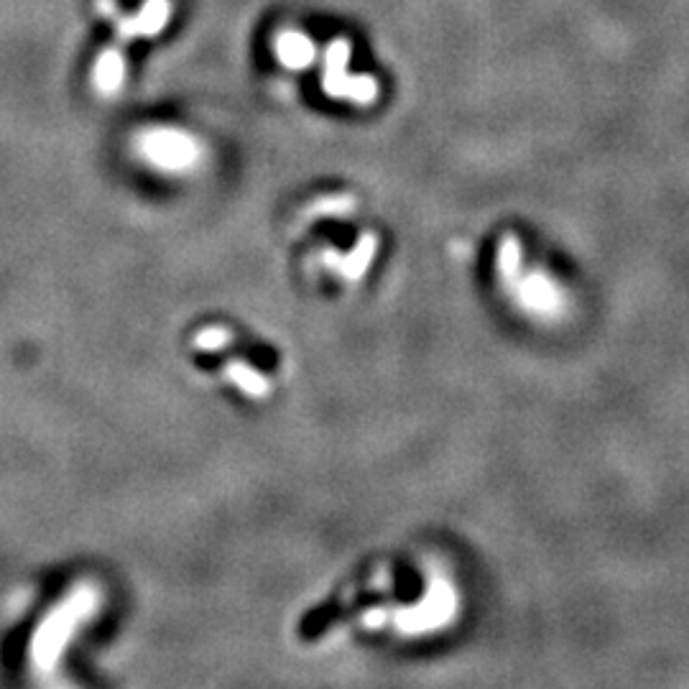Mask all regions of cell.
<instances>
[{
    "mask_svg": "<svg viewBox=\"0 0 689 689\" xmlns=\"http://www.w3.org/2000/svg\"><path fill=\"white\" fill-rule=\"evenodd\" d=\"M376 248H378L376 235L365 233L348 256H340V253H335V251L325 253V266H330L332 271H337V274L345 276V279L355 281L368 271L373 256H376Z\"/></svg>",
    "mask_w": 689,
    "mask_h": 689,
    "instance_id": "9c48e42d",
    "label": "cell"
},
{
    "mask_svg": "<svg viewBox=\"0 0 689 689\" xmlns=\"http://www.w3.org/2000/svg\"><path fill=\"white\" fill-rule=\"evenodd\" d=\"M138 151L161 171H187L200 161L202 149L192 133L179 128H151L138 138Z\"/></svg>",
    "mask_w": 689,
    "mask_h": 689,
    "instance_id": "277c9868",
    "label": "cell"
},
{
    "mask_svg": "<svg viewBox=\"0 0 689 689\" xmlns=\"http://www.w3.org/2000/svg\"><path fill=\"white\" fill-rule=\"evenodd\" d=\"M274 54L281 67L299 72V69L312 67L314 59H317V46H314V41L304 31L284 29L276 34Z\"/></svg>",
    "mask_w": 689,
    "mask_h": 689,
    "instance_id": "52a82bcc",
    "label": "cell"
},
{
    "mask_svg": "<svg viewBox=\"0 0 689 689\" xmlns=\"http://www.w3.org/2000/svg\"><path fill=\"white\" fill-rule=\"evenodd\" d=\"M97 11L108 18L115 29V39L118 44H128L136 39H151V36L161 34L166 29V23L171 18V0H146L136 13L126 16L120 11L115 0H95Z\"/></svg>",
    "mask_w": 689,
    "mask_h": 689,
    "instance_id": "5b68a950",
    "label": "cell"
},
{
    "mask_svg": "<svg viewBox=\"0 0 689 689\" xmlns=\"http://www.w3.org/2000/svg\"><path fill=\"white\" fill-rule=\"evenodd\" d=\"M97 610V593L92 587H77L52 613L41 621L39 631L31 638V661L39 672H52L57 667L64 646L77 628L92 618Z\"/></svg>",
    "mask_w": 689,
    "mask_h": 689,
    "instance_id": "6da1fadb",
    "label": "cell"
},
{
    "mask_svg": "<svg viewBox=\"0 0 689 689\" xmlns=\"http://www.w3.org/2000/svg\"><path fill=\"white\" fill-rule=\"evenodd\" d=\"M506 289L511 291L526 312L539 314V317H549V314H557L562 309V289L557 286V281L549 279L541 271H534V274L521 271L516 281L508 284Z\"/></svg>",
    "mask_w": 689,
    "mask_h": 689,
    "instance_id": "8992f818",
    "label": "cell"
},
{
    "mask_svg": "<svg viewBox=\"0 0 689 689\" xmlns=\"http://www.w3.org/2000/svg\"><path fill=\"white\" fill-rule=\"evenodd\" d=\"M230 345V332L225 327H205L194 335V348L205 353H220Z\"/></svg>",
    "mask_w": 689,
    "mask_h": 689,
    "instance_id": "8fae6325",
    "label": "cell"
},
{
    "mask_svg": "<svg viewBox=\"0 0 689 689\" xmlns=\"http://www.w3.org/2000/svg\"><path fill=\"white\" fill-rule=\"evenodd\" d=\"M225 376L233 381L235 388H240L245 396H253V399L268 396V391H271L266 378L258 371H253L251 365L240 363V360H228V365H225Z\"/></svg>",
    "mask_w": 689,
    "mask_h": 689,
    "instance_id": "30bf717a",
    "label": "cell"
},
{
    "mask_svg": "<svg viewBox=\"0 0 689 689\" xmlns=\"http://www.w3.org/2000/svg\"><path fill=\"white\" fill-rule=\"evenodd\" d=\"M350 41L335 39L325 49V72H322V90L332 100H348L353 105H373L378 97V82L371 75H353L350 72Z\"/></svg>",
    "mask_w": 689,
    "mask_h": 689,
    "instance_id": "7a4b0ae2",
    "label": "cell"
},
{
    "mask_svg": "<svg viewBox=\"0 0 689 689\" xmlns=\"http://www.w3.org/2000/svg\"><path fill=\"white\" fill-rule=\"evenodd\" d=\"M123 82H126V52H123V44L115 41L113 46L103 49L100 57L95 59L92 85L103 95H115V92H120Z\"/></svg>",
    "mask_w": 689,
    "mask_h": 689,
    "instance_id": "ba28073f",
    "label": "cell"
},
{
    "mask_svg": "<svg viewBox=\"0 0 689 689\" xmlns=\"http://www.w3.org/2000/svg\"><path fill=\"white\" fill-rule=\"evenodd\" d=\"M457 613V598L455 590L442 577H432L429 593L422 603H416L414 608H401L393 615H388L393 626L399 628L406 636H419V633H432L437 628L447 626Z\"/></svg>",
    "mask_w": 689,
    "mask_h": 689,
    "instance_id": "3957f363",
    "label": "cell"
}]
</instances>
